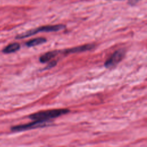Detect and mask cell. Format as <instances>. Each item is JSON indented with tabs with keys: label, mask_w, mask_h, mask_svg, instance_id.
Returning a JSON list of instances; mask_svg holds the SVG:
<instances>
[{
	"label": "cell",
	"mask_w": 147,
	"mask_h": 147,
	"mask_svg": "<svg viewBox=\"0 0 147 147\" xmlns=\"http://www.w3.org/2000/svg\"><path fill=\"white\" fill-rule=\"evenodd\" d=\"M46 41H47V40L45 38L38 37V38H35L29 40V41H28L26 43V45L28 47H34V46L43 44V43L45 42Z\"/></svg>",
	"instance_id": "cell-8"
},
{
	"label": "cell",
	"mask_w": 147,
	"mask_h": 147,
	"mask_svg": "<svg viewBox=\"0 0 147 147\" xmlns=\"http://www.w3.org/2000/svg\"><path fill=\"white\" fill-rule=\"evenodd\" d=\"M47 121H35L34 122H32L29 123L15 126L11 128V130L13 131H23L29 129H32L34 128H36L38 127H41L42 126L45 125V123Z\"/></svg>",
	"instance_id": "cell-4"
},
{
	"label": "cell",
	"mask_w": 147,
	"mask_h": 147,
	"mask_svg": "<svg viewBox=\"0 0 147 147\" xmlns=\"http://www.w3.org/2000/svg\"><path fill=\"white\" fill-rule=\"evenodd\" d=\"M58 53H59L58 51H52L48 52L40 56V61L42 63H46L49 61L50 60H51L54 57H55Z\"/></svg>",
	"instance_id": "cell-6"
},
{
	"label": "cell",
	"mask_w": 147,
	"mask_h": 147,
	"mask_svg": "<svg viewBox=\"0 0 147 147\" xmlns=\"http://www.w3.org/2000/svg\"><path fill=\"white\" fill-rule=\"evenodd\" d=\"M69 112L68 109H52L39 111L31 114L29 118L35 121H48L50 119L57 118L59 116L65 114Z\"/></svg>",
	"instance_id": "cell-1"
},
{
	"label": "cell",
	"mask_w": 147,
	"mask_h": 147,
	"mask_svg": "<svg viewBox=\"0 0 147 147\" xmlns=\"http://www.w3.org/2000/svg\"><path fill=\"white\" fill-rule=\"evenodd\" d=\"M65 28V26L62 24L54 25H45L36 28L34 29H30L24 33L20 34L16 37V39H22L26 38L28 37L36 34L39 32H57L59 30H63Z\"/></svg>",
	"instance_id": "cell-2"
},
{
	"label": "cell",
	"mask_w": 147,
	"mask_h": 147,
	"mask_svg": "<svg viewBox=\"0 0 147 147\" xmlns=\"http://www.w3.org/2000/svg\"><path fill=\"white\" fill-rule=\"evenodd\" d=\"M95 47V45L89 44H86L79 47H76L74 48H69L68 49L65 50L64 52L65 53H78V52H84L86 51H89L92 49H93Z\"/></svg>",
	"instance_id": "cell-5"
},
{
	"label": "cell",
	"mask_w": 147,
	"mask_h": 147,
	"mask_svg": "<svg viewBox=\"0 0 147 147\" xmlns=\"http://www.w3.org/2000/svg\"><path fill=\"white\" fill-rule=\"evenodd\" d=\"M125 56L124 49H119L113 53L110 57L105 63V66L107 68H111L118 64Z\"/></svg>",
	"instance_id": "cell-3"
},
{
	"label": "cell",
	"mask_w": 147,
	"mask_h": 147,
	"mask_svg": "<svg viewBox=\"0 0 147 147\" xmlns=\"http://www.w3.org/2000/svg\"><path fill=\"white\" fill-rule=\"evenodd\" d=\"M20 48V45L17 42H14L6 46L3 50L2 52L4 53H10L15 52L19 50Z\"/></svg>",
	"instance_id": "cell-7"
},
{
	"label": "cell",
	"mask_w": 147,
	"mask_h": 147,
	"mask_svg": "<svg viewBox=\"0 0 147 147\" xmlns=\"http://www.w3.org/2000/svg\"><path fill=\"white\" fill-rule=\"evenodd\" d=\"M141 0H128V3L130 5H134Z\"/></svg>",
	"instance_id": "cell-10"
},
{
	"label": "cell",
	"mask_w": 147,
	"mask_h": 147,
	"mask_svg": "<svg viewBox=\"0 0 147 147\" xmlns=\"http://www.w3.org/2000/svg\"><path fill=\"white\" fill-rule=\"evenodd\" d=\"M56 61H51V63H49V64L47 65V68H52L53 67H54L56 64Z\"/></svg>",
	"instance_id": "cell-9"
}]
</instances>
